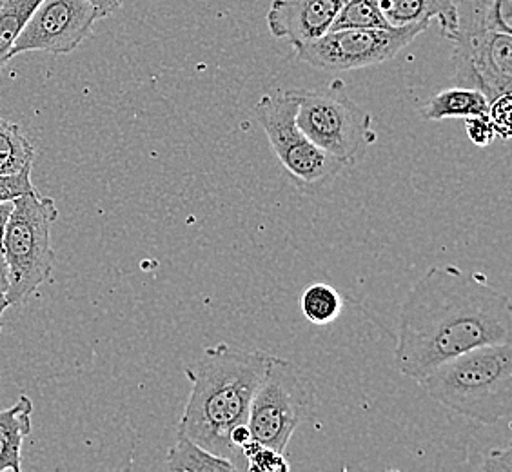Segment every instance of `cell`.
Masks as SVG:
<instances>
[{
  "mask_svg": "<svg viewBox=\"0 0 512 472\" xmlns=\"http://www.w3.org/2000/svg\"><path fill=\"white\" fill-rule=\"evenodd\" d=\"M512 342L509 295L480 273L434 266L405 296L394 364L420 382L434 367L476 347Z\"/></svg>",
  "mask_w": 512,
  "mask_h": 472,
  "instance_id": "cell-1",
  "label": "cell"
},
{
  "mask_svg": "<svg viewBox=\"0 0 512 472\" xmlns=\"http://www.w3.org/2000/svg\"><path fill=\"white\" fill-rule=\"evenodd\" d=\"M266 358L264 351H246L222 342L204 349L197 364L186 371L191 391L178 434L224 458L235 471L247 472V462L233 447L231 431L247 423Z\"/></svg>",
  "mask_w": 512,
  "mask_h": 472,
  "instance_id": "cell-2",
  "label": "cell"
},
{
  "mask_svg": "<svg viewBox=\"0 0 512 472\" xmlns=\"http://www.w3.org/2000/svg\"><path fill=\"white\" fill-rule=\"evenodd\" d=\"M438 404L469 420L496 425L512 414V345L476 347L434 367L418 382Z\"/></svg>",
  "mask_w": 512,
  "mask_h": 472,
  "instance_id": "cell-3",
  "label": "cell"
},
{
  "mask_svg": "<svg viewBox=\"0 0 512 472\" xmlns=\"http://www.w3.org/2000/svg\"><path fill=\"white\" fill-rule=\"evenodd\" d=\"M57 218L59 209L55 200L42 197L39 191L11 200L10 217L4 231L10 273L6 302L10 307L24 304L50 282L57 262L51 247V226Z\"/></svg>",
  "mask_w": 512,
  "mask_h": 472,
  "instance_id": "cell-4",
  "label": "cell"
},
{
  "mask_svg": "<svg viewBox=\"0 0 512 472\" xmlns=\"http://www.w3.org/2000/svg\"><path fill=\"white\" fill-rule=\"evenodd\" d=\"M315 407L316 387L309 376L291 360L267 354L247 418L253 440L286 453L291 436L315 414Z\"/></svg>",
  "mask_w": 512,
  "mask_h": 472,
  "instance_id": "cell-5",
  "label": "cell"
},
{
  "mask_svg": "<svg viewBox=\"0 0 512 472\" xmlns=\"http://www.w3.org/2000/svg\"><path fill=\"white\" fill-rule=\"evenodd\" d=\"M298 108L296 124L318 148L355 166L375 142L371 115L349 97L340 80L324 89H293Z\"/></svg>",
  "mask_w": 512,
  "mask_h": 472,
  "instance_id": "cell-6",
  "label": "cell"
},
{
  "mask_svg": "<svg viewBox=\"0 0 512 472\" xmlns=\"http://www.w3.org/2000/svg\"><path fill=\"white\" fill-rule=\"evenodd\" d=\"M295 91L267 93L255 104L256 122L264 129L278 162L306 195H318L344 171L342 160L318 148L296 124Z\"/></svg>",
  "mask_w": 512,
  "mask_h": 472,
  "instance_id": "cell-7",
  "label": "cell"
},
{
  "mask_svg": "<svg viewBox=\"0 0 512 472\" xmlns=\"http://www.w3.org/2000/svg\"><path fill=\"white\" fill-rule=\"evenodd\" d=\"M427 28L429 24L327 31L320 39L296 48V59L329 73L369 68L394 59Z\"/></svg>",
  "mask_w": 512,
  "mask_h": 472,
  "instance_id": "cell-8",
  "label": "cell"
},
{
  "mask_svg": "<svg viewBox=\"0 0 512 472\" xmlns=\"http://www.w3.org/2000/svg\"><path fill=\"white\" fill-rule=\"evenodd\" d=\"M454 82L476 89L489 104L512 91V33L480 31L453 39Z\"/></svg>",
  "mask_w": 512,
  "mask_h": 472,
  "instance_id": "cell-9",
  "label": "cell"
},
{
  "mask_svg": "<svg viewBox=\"0 0 512 472\" xmlns=\"http://www.w3.org/2000/svg\"><path fill=\"white\" fill-rule=\"evenodd\" d=\"M97 20L99 13L88 0H40L20 31L11 59L28 51L69 55L91 37Z\"/></svg>",
  "mask_w": 512,
  "mask_h": 472,
  "instance_id": "cell-10",
  "label": "cell"
},
{
  "mask_svg": "<svg viewBox=\"0 0 512 472\" xmlns=\"http://www.w3.org/2000/svg\"><path fill=\"white\" fill-rule=\"evenodd\" d=\"M345 0H273L267 11V28L275 39L300 48L320 39L335 22Z\"/></svg>",
  "mask_w": 512,
  "mask_h": 472,
  "instance_id": "cell-11",
  "label": "cell"
},
{
  "mask_svg": "<svg viewBox=\"0 0 512 472\" xmlns=\"http://www.w3.org/2000/svg\"><path fill=\"white\" fill-rule=\"evenodd\" d=\"M389 28L414 24H431L438 20L445 39H453L458 30V13L454 0H376Z\"/></svg>",
  "mask_w": 512,
  "mask_h": 472,
  "instance_id": "cell-12",
  "label": "cell"
},
{
  "mask_svg": "<svg viewBox=\"0 0 512 472\" xmlns=\"http://www.w3.org/2000/svg\"><path fill=\"white\" fill-rule=\"evenodd\" d=\"M33 402L22 394L15 404L0 411V472L22 471V443L31 434Z\"/></svg>",
  "mask_w": 512,
  "mask_h": 472,
  "instance_id": "cell-13",
  "label": "cell"
},
{
  "mask_svg": "<svg viewBox=\"0 0 512 472\" xmlns=\"http://www.w3.org/2000/svg\"><path fill=\"white\" fill-rule=\"evenodd\" d=\"M454 4L458 13L456 35L480 31L512 33V0H456Z\"/></svg>",
  "mask_w": 512,
  "mask_h": 472,
  "instance_id": "cell-14",
  "label": "cell"
},
{
  "mask_svg": "<svg viewBox=\"0 0 512 472\" xmlns=\"http://www.w3.org/2000/svg\"><path fill=\"white\" fill-rule=\"evenodd\" d=\"M489 108V100L480 91L456 86L436 93L420 113L425 120L440 122L447 118L485 117L489 115Z\"/></svg>",
  "mask_w": 512,
  "mask_h": 472,
  "instance_id": "cell-15",
  "label": "cell"
},
{
  "mask_svg": "<svg viewBox=\"0 0 512 472\" xmlns=\"http://www.w3.org/2000/svg\"><path fill=\"white\" fill-rule=\"evenodd\" d=\"M35 148L19 124L0 117V177L33 169Z\"/></svg>",
  "mask_w": 512,
  "mask_h": 472,
  "instance_id": "cell-16",
  "label": "cell"
},
{
  "mask_svg": "<svg viewBox=\"0 0 512 472\" xmlns=\"http://www.w3.org/2000/svg\"><path fill=\"white\" fill-rule=\"evenodd\" d=\"M166 471L224 472L235 471L231 463L217 454L209 453L202 445L178 434L177 442L169 449L164 463Z\"/></svg>",
  "mask_w": 512,
  "mask_h": 472,
  "instance_id": "cell-17",
  "label": "cell"
},
{
  "mask_svg": "<svg viewBox=\"0 0 512 472\" xmlns=\"http://www.w3.org/2000/svg\"><path fill=\"white\" fill-rule=\"evenodd\" d=\"M300 309L306 316L307 322L315 325H329L342 315L344 298L335 287L316 282L302 293Z\"/></svg>",
  "mask_w": 512,
  "mask_h": 472,
  "instance_id": "cell-18",
  "label": "cell"
},
{
  "mask_svg": "<svg viewBox=\"0 0 512 472\" xmlns=\"http://www.w3.org/2000/svg\"><path fill=\"white\" fill-rule=\"evenodd\" d=\"M40 0H4L0 8V69L11 60V50L19 39Z\"/></svg>",
  "mask_w": 512,
  "mask_h": 472,
  "instance_id": "cell-19",
  "label": "cell"
},
{
  "mask_svg": "<svg viewBox=\"0 0 512 472\" xmlns=\"http://www.w3.org/2000/svg\"><path fill=\"white\" fill-rule=\"evenodd\" d=\"M347 28H389L382 13L376 6V0H345L342 10L338 11L331 31Z\"/></svg>",
  "mask_w": 512,
  "mask_h": 472,
  "instance_id": "cell-20",
  "label": "cell"
},
{
  "mask_svg": "<svg viewBox=\"0 0 512 472\" xmlns=\"http://www.w3.org/2000/svg\"><path fill=\"white\" fill-rule=\"evenodd\" d=\"M247 462V472H287L291 465L287 462L286 453L260 445L251 440L242 449Z\"/></svg>",
  "mask_w": 512,
  "mask_h": 472,
  "instance_id": "cell-21",
  "label": "cell"
},
{
  "mask_svg": "<svg viewBox=\"0 0 512 472\" xmlns=\"http://www.w3.org/2000/svg\"><path fill=\"white\" fill-rule=\"evenodd\" d=\"M11 202H2L0 204V316L6 313L10 307L6 302L8 287H10V273H8V260H6V249H4V231H6V222L10 217ZM2 329V325H0Z\"/></svg>",
  "mask_w": 512,
  "mask_h": 472,
  "instance_id": "cell-22",
  "label": "cell"
},
{
  "mask_svg": "<svg viewBox=\"0 0 512 472\" xmlns=\"http://www.w3.org/2000/svg\"><path fill=\"white\" fill-rule=\"evenodd\" d=\"M37 191L33 182H31V169L22 171L19 175H11V177H0V204L2 202H11L13 198L33 193Z\"/></svg>",
  "mask_w": 512,
  "mask_h": 472,
  "instance_id": "cell-23",
  "label": "cell"
},
{
  "mask_svg": "<svg viewBox=\"0 0 512 472\" xmlns=\"http://www.w3.org/2000/svg\"><path fill=\"white\" fill-rule=\"evenodd\" d=\"M465 129H467V135L471 138V142L480 148H487L496 138V129H494L493 120L489 118V115L465 118Z\"/></svg>",
  "mask_w": 512,
  "mask_h": 472,
  "instance_id": "cell-24",
  "label": "cell"
},
{
  "mask_svg": "<svg viewBox=\"0 0 512 472\" xmlns=\"http://www.w3.org/2000/svg\"><path fill=\"white\" fill-rule=\"evenodd\" d=\"M489 118L493 120L496 138L502 137V140H507L511 135V93L494 100L489 108Z\"/></svg>",
  "mask_w": 512,
  "mask_h": 472,
  "instance_id": "cell-25",
  "label": "cell"
},
{
  "mask_svg": "<svg viewBox=\"0 0 512 472\" xmlns=\"http://www.w3.org/2000/svg\"><path fill=\"white\" fill-rule=\"evenodd\" d=\"M487 472H511L512 471V449L507 443L503 449H493L483 456L480 467Z\"/></svg>",
  "mask_w": 512,
  "mask_h": 472,
  "instance_id": "cell-26",
  "label": "cell"
},
{
  "mask_svg": "<svg viewBox=\"0 0 512 472\" xmlns=\"http://www.w3.org/2000/svg\"><path fill=\"white\" fill-rule=\"evenodd\" d=\"M88 2L99 13V19H108L124 4V0H88Z\"/></svg>",
  "mask_w": 512,
  "mask_h": 472,
  "instance_id": "cell-27",
  "label": "cell"
},
{
  "mask_svg": "<svg viewBox=\"0 0 512 472\" xmlns=\"http://www.w3.org/2000/svg\"><path fill=\"white\" fill-rule=\"evenodd\" d=\"M2 4H4V0H0V8H2Z\"/></svg>",
  "mask_w": 512,
  "mask_h": 472,
  "instance_id": "cell-28",
  "label": "cell"
},
{
  "mask_svg": "<svg viewBox=\"0 0 512 472\" xmlns=\"http://www.w3.org/2000/svg\"><path fill=\"white\" fill-rule=\"evenodd\" d=\"M0 331H2V329H0Z\"/></svg>",
  "mask_w": 512,
  "mask_h": 472,
  "instance_id": "cell-29",
  "label": "cell"
}]
</instances>
